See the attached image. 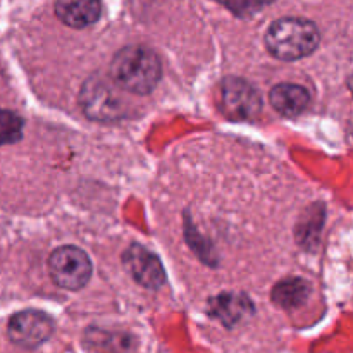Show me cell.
<instances>
[{"mask_svg": "<svg viewBox=\"0 0 353 353\" xmlns=\"http://www.w3.org/2000/svg\"><path fill=\"white\" fill-rule=\"evenodd\" d=\"M219 103L231 119H252L261 112L262 100L259 90L241 78H226L221 85Z\"/></svg>", "mask_w": 353, "mask_h": 353, "instance_id": "5b68a950", "label": "cell"}, {"mask_svg": "<svg viewBox=\"0 0 353 353\" xmlns=\"http://www.w3.org/2000/svg\"><path fill=\"white\" fill-rule=\"evenodd\" d=\"M269 100H271V105L274 107L276 112L286 117H293L299 116L307 109L310 102V93L300 85L281 83V85H276L271 90Z\"/></svg>", "mask_w": 353, "mask_h": 353, "instance_id": "9c48e42d", "label": "cell"}, {"mask_svg": "<svg viewBox=\"0 0 353 353\" xmlns=\"http://www.w3.org/2000/svg\"><path fill=\"white\" fill-rule=\"evenodd\" d=\"M23 137V121L12 110L0 109V145L16 143Z\"/></svg>", "mask_w": 353, "mask_h": 353, "instance_id": "7c38bea8", "label": "cell"}, {"mask_svg": "<svg viewBox=\"0 0 353 353\" xmlns=\"http://www.w3.org/2000/svg\"><path fill=\"white\" fill-rule=\"evenodd\" d=\"M50 278L57 286L64 290H81L92 278V261L81 248L59 247L48 257Z\"/></svg>", "mask_w": 353, "mask_h": 353, "instance_id": "3957f363", "label": "cell"}, {"mask_svg": "<svg viewBox=\"0 0 353 353\" xmlns=\"http://www.w3.org/2000/svg\"><path fill=\"white\" fill-rule=\"evenodd\" d=\"M81 105L85 114L97 121H114L123 117L124 99L121 88L110 78L93 76L81 90Z\"/></svg>", "mask_w": 353, "mask_h": 353, "instance_id": "277c9868", "label": "cell"}, {"mask_svg": "<svg viewBox=\"0 0 353 353\" xmlns=\"http://www.w3.org/2000/svg\"><path fill=\"white\" fill-rule=\"evenodd\" d=\"M319 45V30L302 17H281L268 28L265 47L281 61H296L312 54Z\"/></svg>", "mask_w": 353, "mask_h": 353, "instance_id": "7a4b0ae2", "label": "cell"}, {"mask_svg": "<svg viewBox=\"0 0 353 353\" xmlns=\"http://www.w3.org/2000/svg\"><path fill=\"white\" fill-rule=\"evenodd\" d=\"M102 6L93 0H64L55 6V14L64 24L72 28H85L100 17Z\"/></svg>", "mask_w": 353, "mask_h": 353, "instance_id": "30bf717a", "label": "cell"}, {"mask_svg": "<svg viewBox=\"0 0 353 353\" xmlns=\"http://www.w3.org/2000/svg\"><path fill=\"white\" fill-rule=\"evenodd\" d=\"M7 333L12 343L24 348H37L54 333V321L41 310H23L10 317Z\"/></svg>", "mask_w": 353, "mask_h": 353, "instance_id": "8992f818", "label": "cell"}, {"mask_svg": "<svg viewBox=\"0 0 353 353\" xmlns=\"http://www.w3.org/2000/svg\"><path fill=\"white\" fill-rule=\"evenodd\" d=\"M312 286L307 279L290 278L278 283L272 290V302L281 309H296L299 305L307 302L310 296Z\"/></svg>", "mask_w": 353, "mask_h": 353, "instance_id": "8fae6325", "label": "cell"}, {"mask_svg": "<svg viewBox=\"0 0 353 353\" xmlns=\"http://www.w3.org/2000/svg\"><path fill=\"white\" fill-rule=\"evenodd\" d=\"M123 262L126 271L133 276L137 283L150 290H157L164 285L165 272L162 269L161 261L150 250L141 245H131L123 255Z\"/></svg>", "mask_w": 353, "mask_h": 353, "instance_id": "52a82bcc", "label": "cell"}, {"mask_svg": "<svg viewBox=\"0 0 353 353\" xmlns=\"http://www.w3.org/2000/svg\"><path fill=\"white\" fill-rule=\"evenodd\" d=\"M210 312L224 326L231 327L236 323H240V321H243V317L252 316L254 314V305H252L250 299L243 295V293H223V295L212 299Z\"/></svg>", "mask_w": 353, "mask_h": 353, "instance_id": "ba28073f", "label": "cell"}, {"mask_svg": "<svg viewBox=\"0 0 353 353\" xmlns=\"http://www.w3.org/2000/svg\"><path fill=\"white\" fill-rule=\"evenodd\" d=\"M162 69L157 54L143 45H130L116 54L110 64V79L123 92L147 95L157 86Z\"/></svg>", "mask_w": 353, "mask_h": 353, "instance_id": "6da1fadb", "label": "cell"}]
</instances>
